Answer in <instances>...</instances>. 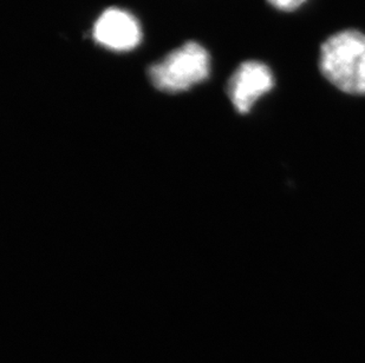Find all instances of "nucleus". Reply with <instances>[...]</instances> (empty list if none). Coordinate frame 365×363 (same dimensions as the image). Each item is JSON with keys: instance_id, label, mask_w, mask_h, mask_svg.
I'll use <instances>...</instances> for the list:
<instances>
[{"instance_id": "1", "label": "nucleus", "mask_w": 365, "mask_h": 363, "mask_svg": "<svg viewBox=\"0 0 365 363\" xmlns=\"http://www.w3.org/2000/svg\"><path fill=\"white\" fill-rule=\"evenodd\" d=\"M321 71L336 88L351 95H365V35L339 32L322 46Z\"/></svg>"}, {"instance_id": "2", "label": "nucleus", "mask_w": 365, "mask_h": 363, "mask_svg": "<svg viewBox=\"0 0 365 363\" xmlns=\"http://www.w3.org/2000/svg\"><path fill=\"white\" fill-rule=\"evenodd\" d=\"M210 70L208 52L200 44L190 41L154 64L149 69V78L160 91L182 93L203 82Z\"/></svg>"}, {"instance_id": "3", "label": "nucleus", "mask_w": 365, "mask_h": 363, "mask_svg": "<svg viewBox=\"0 0 365 363\" xmlns=\"http://www.w3.org/2000/svg\"><path fill=\"white\" fill-rule=\"evenodd\" d=\"M274 78L269 66L260 62H245L228 83V96L239 113H248L255 102L272 90Z\"/></svg>"}, {"instance_id": "4", "label": "nucleus", "mask_w": 365, "mask_h": 363, "mask_svg": "<svg viewBox=\"0 0 365 363\" xmlns=\"http://www.w3.org/2000/svg\"><path fill=\"white\" fill-rule=\"evenodd\" d=\"M98 44L115 51H128L141 41V26L134 16L120 9H109L101 14L93 28Z\"/></svg>"}, {"instance_id": "5", "label": "nucleus", "mask_w": 365, "mask_h": 363, "mask_svg": "<svg viewBox=\"0 0 365 363\" xmlns=\"http://www.w3.org/2000/svg\"><path fill=\"white\" fill-rule=\"evenodd\" d=\"M269 1L278 10L289 12V11L296 10L298 7L302 6L307 0H269Z\"/></svg>"}]
</instances>
